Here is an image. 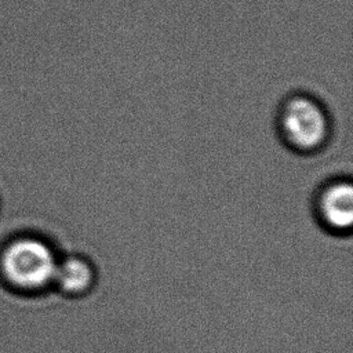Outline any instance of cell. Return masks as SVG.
Here are the masks:
<instances>
[{
    "label": "cell",
    "mask_w": 353,
    "mask_h": 353,
    "mask_svg": "<svg viewBox=\"0 0 353 353\" xmlns=\"http://www.w3.org/2000/svg\"><path fill=\"white\" fill-rule=\"evenodd\" d=\"M58 258L52 247L39 236L11 239L0 251V273L12 287L37 291L54 281Z\"/></svg>",
    "instance_id": "1"
},
{
    "label": "cell",
    "mask_w": 353,
    "mask_h": 353,
    "mask_svg": "<svg viewBox=\"0 0 353 353\" xmlns=\"http://www.w3.org/2000/svg\"><path fill=\"white\" fill-rule=\"evenodd\" d=\"M277 128L290 149L313 153L328 142L331 120L320 101L307 94H294L279 109Z\"/></svg>",
    "instance_id": "2"
},
{
    "label": "cell",
    "mask_w": 353,
    "mask_h": 353,
    "mask_svg": "<svg viewBox=\"0 0 353 353\" xmlns=\"http://www.w3.org/2000/svg\"><path fill=\"white\" fill-rule=\"evenodd\" d=\"M316 215L323 228L335 234L349 233L353 225V186L349 179L325 183L314 201Z\"/></svg>",
    "instance_id": "3"
},
{
    "label": "cell",
    "mask_w": 353,
    "mask_h": 353,
    "mask_svg": "<svg viewBox=\"0 0 353 353\" xmlns=\"http://www.w3.org/2000/svg\"><path fill=\"white\" fill-rule=\"evenodd\" d=\"M92 265L77 255L66 256L58 261L54 281L65 294L79 295L90 290L94 283Z\"/></svg>",
    "instance_id": "4"
}]
</instances>
